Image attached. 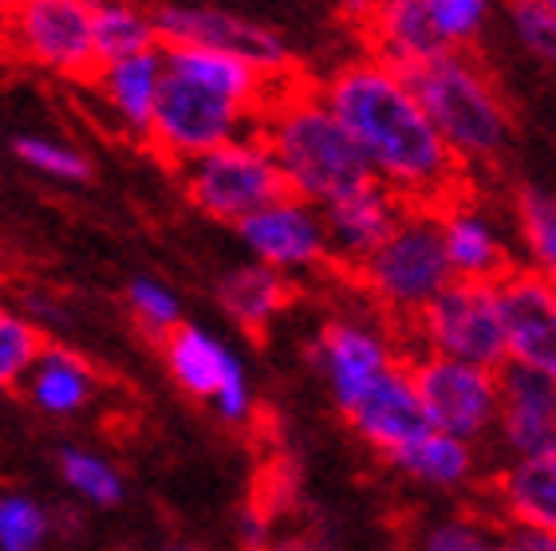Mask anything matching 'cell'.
Segmentation results:
<instances>
[{"instance_id":"cell-19","label":"cell","mask_w":556,"mask_h":551,"mask_svg":"<svg viewBox=\"0 0 556 551\" xmlns=\"http://www.w3.org/2000/svg\"><path fill=\"white\" fill-rule=\"evenodd\" d=\"M355 28L364 36V52L379 55L383 64L399 67V72L410 64H422V60L446 48L439 28L430 24V12L422 0H379L367 12V21L355 24Z\"/></svg>"},{"instance_id":"cell-26","label":"cell","mask_w":556,"mask_h":551,"mask_svg":"<svg viewBox=\"0 0 556 551\" xmlns=\"http://www.w3.org/2000/svg\"><path fill=\"white\" fill-rule=\"evenodd\" d=\"M91 28H96L99 64L123 60V55L159 48V24L154 12L130 4V0H91Z\"/></svg>"},{"instance_id":"cell-2","label":"cell","mask_w":556,"mask_h":551,"mask_svg":"<svg viewBox=\"0 0 556 551\" xmlns=\"http://www.w3.org/2000/svg\"><path fill=\"white\" fill-rule=\"evenodd\" d=\"M166 79L147 130V146L166 166H186L229 138L257 130L280 75H268L245 55L198 43H162Z\"/></svg>"},{"instance_id":"cell-12","label":"cell","mask_w":556,"mask_h":551,"mask_svg":"<svg viewBox=\"0 0 556 551\" xmlns=\"http://www.w3.org/2000/svg\"><path fill=\"white\" fill-rule=\"evenodd\" d=\"M233 229L253 260L273 265L289 276L332 265L324 209L308 197H296V193H280L277 202L261 205L257 213H249L245 221H237Z\"/></svg>"},{"instance_id":"cell-10","label":"cell","mask_w":556,"mask_h":551,"mask_svg":"<svg viewBox=\"0 0 556 551\" xmlns=\"http://www.w3.org/2000/svg\"><path fill=\"white\" fill-rule=\"evenodd\" d=\"M162 355H166L170 379L178 382L186 394L202 398L225 425H245L249 418H253L257 398H253L249 367L222 335L182 319V323L162 339Z\"/></svg>"},{"instance_id":"cell-3","label":"cell","mask_w":556,"mask_h":551,"mask_svg":"<svg viewBox=\"0 0 556 551\" xmlns=\"http://www.w3.org/2000/svg\"><path fill=\"white\" fill-rule=\"evenodd\" d=\"M257 134L273 150L289 193L308 197L320 209L371 181V166L332 106L324 103L320 84H308L300 72H289L273 87L261 106Z\"/></svg>"},{"instance_id":"cell-18","label":"cell","mask_w":556,"mask_h":551,"mask_svg":"<svg viewBox=\"0 0 556 551\" xmlns=\"http://www.w3.org/2000/svg\"><path fill=\"white\" fill-rule=\"evenodd\" d=\"M352 430L364 437L367 446L379 449V453H395L399 446H407L410 437L427 430V413L418 402L415 379H410V367H395L383 382H375V390H367L352 410L343 413Z\"/></svg>"},{"instance_id":"cell-9","label":"cell","mask_w":556,"mask_h":551,"mask_svg":"<svg viewBox=\"0 0 556 551\" xmlns=\"http://www.w3.org/2000/svg\"><path fill=\"white\" fill-rule=\"evenodd\" d=\"M407 367L422 413L434 430L466 437L473 446L490 441L502 406V371L434 350H410Z\"/></svg>"},{"instance_id":"cell-8","label":"cell","mask_w":556,"mask_h":551,"mask_svg":"<svg viewBox=\"0 0 556 551\" xmlns=\"http://www.w3.org/2000/svg\"><path fill=\"white\" fill-rule=\"evenodd\" d=\"M0 43L21 64L60 79L91 84L99 72L91 0H16L0 28Z\"/></svg>"},{"instance_id":"cell-25","label":"cell","mask_w":556,"mask_h":551,"mask_svg":"<svg viewBox=\"0 0 556 551\" xmlns=\"http://www.w3.org/2000/svg\"><path fill=\"white\" fill-rule=\"evenodd\" d=\"M514 225L525 253V268L556 284V190L521 185L514 193Z\"/></svg>"},{"instance_id":"cell-21","label":"cell","mask_w":556,"mask_h":551,"mask_svg":"<svg viewBox=\"0 0 556 551\" xmlns=\"http://www.w3.org/2000/svg\"><path fill=\"white\" fill-rule=\"evenodd\" d=\"M493 500L509 528L556 536V457H517L493 480Z\"/></svg>"},{"instance_id":"cell-20","label":"cell","mask_w":556,"mask_h":551,"mask_svg":"<svg viewBox=\"0 0 556 551\" xmlns=\"http://www.w3.org/2000/svg\"><path fill=\"white\" fill-rule=\"evenodd\" d=\"M162 79H166V52H162V43H159V48H147V52L99 64L91 84L99 87L108 111L130 130V134L147 138L150 118H154V106H159V95H162Z\"/></svg>"},{"instance_id":"cell-15","label":"cell","mask_w":556,"mask_h":551,"mask_svg":"<svg viewBox=\"0 0 556 551\" xmlns=\"http://www.w3.org/2000/svg\"><path fill=\"white\" fill-rule=\"evenodd\" d=\"M505 461L517 457H556V382L517 362L502 367V406L493 425Z\"/></svg>"},{"instance_id":"cell-13","label":"cell","mask_w":556,"mask_h":551,"mask_svg":"<svg viewBox=\"0 0 556 551\" xmlns=\"http://www.w3.org/2000/svg\"><path fill=\"white\" fill-rule=\"evenodd\" d=\"M162 43H198V48H222V52L245 55L268 75H289L292 52L285 36L273 33L268 24L245 21L237 12L210 9V4H186V0H166L154 9Z\"/></svg>"},{"instance_id":"cell-31","label":"cell","mask_w":556,"mask_h":551,"mask_svg":"<svg viewBox=\"0 0 556 551\" xmlns=\"http://www.w3.org/2000/svg\"><path fill=\"white\" fill-rule=\"evenodd\" d=\"M40 350H43V335L36 328V319L0 308V390L21 386Z\"/></svg>"},{"instance_id":"cell-5","label":"cell","mask_w":556,"mask_h":551,"mask_svg":"<svg viewBox=\"0 0 556 551\" xmlns=\"http://www.w3.org/2000/svg\"><path fill=\"white\" fill-rule=\"evenodd\" d=\"M352 276L383 316L410 323L454 280L442 248L439 209L407 205L403 221Z\"/></svg>"},{"instance_id":"cell-36","label":"cell","mask_w":556,"mask_h":551,"mask_svg":"<svg viewBox=\"0 0 556 551\" xmlns=\"http://www.w3.org/2000/svg\"><path fill=\"white\" fill-rule=\"evenodd\" d=\"M517 543L521 551H556V536H545V531H525V528H514Z\"/></svg>"},{"instance_id":"cell-4","label":"cell","mask_w":556,"mask_h":551,"mask_svg":"<svg viewBox=\"0 0 556 551\" xmlns=\"http://www.w3.org/2000/svg\"><path fill=\"white\" fill-rule=\"evenodd\" d=\"M403 75L418 103L427 106L442 142L458 154L466 170L497 162L509 150L514 138L509 106L482 60L470 55V48H442L422 64L403 67Z\"/></svg>"},{"instance_id":"cell-35","label":"cell","mask_w":556,"mask_h":551,"mask_svg":"<svg viewBox=\"0 0 556 551\" xmlns=\"http://www.w3.org/2000/svg\"><path fill=\"white\" fill-rule=\"evenodd\" d=\"M241 543L253 551H268L273 548V528H268V520L261 516L257 509H249L245 516H241Z\"/></svg>"},{"instance_id":"cell-41","label":"cell","mask_w":556,"mask_h":551,"mask_svg":"<svg viewBox=\"0 0 556 551\" xmlns=\"http://www.w3.org/2000/svg\"><path fill=\"white\" fill-rule=\"evenodd\" d=\"M541 4H548V9H556V0H541Z\"/></svg>"},{"instance_id":"cell-14","label":"cell","mask_w":556,"mask_h":551,"mask_svg":"<svg viewBox=\"0 0 556 551\" xmlns=\"http://www.w3.org/2000/svg\"><path fill=\"white\" fill-rule=\"evenodd\" d=\"M509 335V362L556 382V284L545 276L514 268L497 280Z\"/></svg>"},{"instance_id":"cell-24","label":"cell","mask_w":556,"mask_h":551,"mask_svg":"<svg viewBox=\"0 0 556 551\" xmlns=\"http://www.w3.org/2000/svg\"><path fill=\"white\" fill-rule=\"evenodd\" d=\"M292 292H296L292 276L273 265H261V260L229 268L217 280V304L249 335L273 328V319H280V311L292 304Z\"/></svg>"},{"instance_id":"cell-1","label":"cell","mask_w":556,"mask_h":551,"mask_svg":"<svg viewBox=\"0 0 556 551\" xmlns=\"http://www.w3.org/2000/svg\"><path fill=\"white\" fill-rule=\"evenodd\" d=\"M320 95L355 138L371 178L395 190L407 205L439 209L470 190V170L442 142L399 67L364 52L336 67L320 84Z\"/></svg>"},{"instance_id":"cell-30","label":"cell","mask_w":556,"mask_h":551,"mask_svg":"<svg viewBox=\"0 0 556 551\" xmlns=\"http://www.w3.org/2000/svg\"><path fill=\"white\" fill-rule=\"evenodd\" d=\"M418 551H521L514 528L497 531L482 520L470 516H450L430 524L422 536H418Z\"/></svg>"},{"instance_id":"cell-38","label":"cell","mask_w":556,"mask_h":551,"mask_svg":"<svg viewBox=\"0 0 556 551\" xmlns=\"http://www.w3.org/2000/svg\"><path fill=\"white\" fill-rule=\"evenodd\" d=\"M268 551H336V548L328 540H320V536H296V540L277 543V548H268Z\"/></svg>"},{"instance_id":"cell-7","label":"cell","mask_w":556,"mask_h":551,"mask_svg":"<svg viewBox=\"0 0 556 551\" xmlns=\"http://www.w3.org/2000/svg\"><path fill=\"white\" fill-rule=\"evenodd\" d=\"M178 170H182L186 202L225 225L245 221L249 213L277 202L280 193H289L285 174H280L273 150L257 130H245L222 146L205 150Z\"/></svg>"},{"instance_id":"cell-23","label":"cell","mask_w":556,"mask_h":551,"mask_svg":"<svg viewBox=\"0 0 556 551\" xmlns=\"http://www.w3.org/2000/svg\"><path fill=\"white\" fill-rule=\"evenodd\" d=\"M387 465L399 469L407 480L422 488H466L473 477H478V446L466 441V437L442 434L434 425H427L422 434H415L407 446H399L395 453H387Z\"/></svg>"},{"instance_id":"cell-16","label":"cell","mask_w":556,"mask_h":551,"mask_svg":"<svg viewBox=\"0 0 556 551\" xmlns=\"http://www.w3.org/2000/svg\"><path fill=\"white\" fill-rule=\"evenodd\" d=\"M403 213H407V202L395 190H387L379 178L336 197L332 205H324L332 265H340L343 272H355L391 236V229L403 221Z\"/></svg>"},{"instance_id":"cell-22","label":"cell","mask_w":556,"mask_h":551,"mask_svg":"<svg viewBox=\"0 0 556 551\" xmlns=\"http://www.w3.org/2000/svg\"><path fill=\"white\" fill-rule=\"evenodd\" d=\"M24 394L43 418H75L96 402L99 379L84 355L72 347H48L36 355V362L24 374Z\"/></svg>"},{"instance_id":"cell-32","label":"cell","mask_w":556,"mask_h":551,"mask_svg":"<svg viewBox=\"0 0 556 551\" xmlns=\"http://www.w3.org/2000/svg\"><path fill=\"white\" fill-rule=\"evenodd\" d=\"M127 308L147 335L166 339L182 323V299L174 296L170 284H162L154 276H135L127 284Z\"/></svg>"},{"instance_id":"cell-17","label":"cell","mask_w":556,"mask_h":551,"mask_svg":"<svg viewBox=\"0 0 556 551\" xmlns=\"http://www.w3.org/2000/svg\"><path fill=\"white\" fill-rule=\"evenodd\" d=\"M439 229L450 272L462 280H502L517 268L509 244L497 233V221L478 202H470V190L439 205Z\"/></svg>"},{"instance_id":"cell-39","label":"cell","mask_w":556,"mask_h":551,"mask_svg":"<svg viewBox=\"0 0 556 551\" xmlns=\"http://www.w3.org/2000/svg\"><path fill=\"white\" fill-rule=\"evenodd\" d=\"M12 4H16V0H0V28H4V21H9Z\"/></svg>"},{"instance_id":"cell-11","label":"cell","mask_w":556,"mask_h":551,"mask_svg":"<svg viewBox=\"0 0 556 551\" xmlns=\"http://www.w3.org/2000/svg\"><path fill=\"white\" fill-rule=\"evenodd\" d=\"M407 355L410 350L399 347V339L383 323L364 316L328 319L312 343V362L340 413H348L367 390H375V382H383L395 367H403Z\"/></svg>"},{"instance_id":"cell-27","label":"cell","mask_w":556,"mask_h":551,"mask_svg":"<svg viewBox=\"0 0 556 551\" xmlns=\"http://www.w3.org/2000/svg\"><path fill=\"white\" fill-rule=\"evenodd\" d=\"M55 465H60L64 485L72 488L84 504H91V509H118L123 497H127L123 473H118L103 453H96V449L64 446L60 457H55Z\"/></svg>"},{"instance_id":"cell-37","label":"cell","mask_w":556,"mask_h":551,"mask_svg":"<svg viewBox=\"0 0 556 551\" xmlns=\"http://www.w3.org/2000/svg\"><path fill=\"white\" fill-rule=\"evenodd\" d=\"M375 4H379V0H336V9L343 12V21H352V24H364Z\"/></svg>"},{"instance_id":"cell-40","label":"cell","mask_w":556,"mask_h":551,"mask_svg":"<svg viewBox=\"0 0 556 551\" xmlns=\"http://www.w3.org/2000/svg\"><path fill=\"white\" fill-rule=\"evenodd\" d=\"M159 551H198V548H186V543H170V548H159Z\"/></svg>"},{"instance_id":"cell-29","label":"cell","mask_w":556,"mask_h":551,"mask_svg":"<svg viewBox=\"0 0 556 551\" xmlns=\"http://www.w3.org/2000/svg\"><path fill=\"white\" fill-rule=\"evenodd\" d=\"M52 540V512L36 497L0 492V551H43Z\"/></svg>"},{"instance_id":"cell-33","label":"cell","mask_w":556,"mask_h":551,"mask_svg":"<svg viewBox=\"0 0 556 551\" xmlns=\"http://www.w3.org/2000/svg\"><path fill=\"white\" fill-rule=\"evenodd\" d=\"M422 4L446 48H473L497 9V0H422Z\"/></svg>"},{"instance_id":"cell-28","label":"cell","mask_w":556,"mask_h":551,"mask_svg":"<svg viewBox=\"0 0 556 551\" xmlns=\"http://www.w3.org/2000/svg\"><path fill=\"white\" fill-rule=\"evenodd\" d=\"M16 158L28 166L33 174L48 181H64V185H79V181L91 178V158L84 150L72 146V142H60V138H43V134H21L12 142Z\"/></svg>"},{"instance_id":"cell-34","label":"cell","mask_w":556,"mask_h":551,"mask_svg":"<svg viewBox=\"0 0 556 551\" xmlns=\"http://www.w3.org/2000/svg\"><path fill=\"white\" fill-rule=\"evenodd\" d=\"M505 16L525 52H533L541 64L556 72V9L541 0H505Z\"/></svg>"},{"instance_id":"cell-6","label":"cell","mask_w":556,"mask_h":551,"mask_svg":"<svg viewBox=\"0 0 556 551\" xmlns=\"http://www.w3.org/2000/svg\"><path fill=\"white\" fill-rule=\"evenodd\" d=\"M410 350H434L450 359L502 371L509 362L505 308L497 280H462L454 276L427 308L407 323Z\"/></svg>"}]
</instances>
